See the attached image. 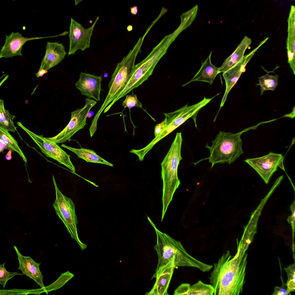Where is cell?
<instances>
[{
  "label": "cell",
  "mask_w": 295,
  "mask_h": 295,
  "mask_svg": "<svg viewBox=\"0 0 295 295\" xmlns=\"http://www.w3.org/2000/svg\"><path fill=\"white\" fill-rule=\"evenodd\" d=\"M252 241L243 235L239 242L237 239V251L234 256L228 250L213 263L209 277L214 289L213 295H239L242 293L247 264L246 251Z\"/></svg>",
  "instance_id": "1"
},
{
  "label": "cell",
  "mask_w": 295,
  "mask_h": 295,
  "mask_svg": "<svg viewBox=\"0 0 295 295\" xmlns=\"http://www.w3.org/2000/svg\"><path fill=\"white\" fill-rule=\"evenodd\" d=\"M148 219L155 229L157 236V243L154 249L157 252L158 261L156 271L173 261L175 266L196 268L203 272L209 271L213 267L197 260L186 251L179 241L158 230L150 218Z\"/></svg>",
  "instance_id": "2"
},
{
  "label": "cell",
  "mask_w": 295,
  "mask_h": 295,
  "mask_svg": "<svg viewBox=\"0 0 295 295\" xmlns=\"http://www.w3.org/2000/svg\"><path fill=\"white\" fill-rule=\"evenodd\" d=\"M183 139L181 133H176L174 140L161 165L163 181L162 221L174 194L180 184L177 176V169L182 158L181 155Z\"/></svg>",
  "instance_id": "3"
},
{
  "label": "cell",
  "mask_w": 295,
  "mask_h": 295,
  "mask_svg": "<svg viewBox=\"0 0 295 295\" xmlns=\"http://www.w3.org/2000/svg\"><path fill=\"white\" fill-rule=\"evenodd\" d=\"M244 132L234 133L220 131L212 141L211 146L205 145L210 152L207 158L211 164V168L217 163L230 164L243 153L241 136Z\"/></svg>",
  "instance_id": "4"
},
{
  "label": "cell",
  "mask_w": 295,
  "mask_h": 295,
  "mask_svg": "<svg viewBox=\"0 0 295 295\" xmlns=\"http://www.w3.org/2000/svg\"><path fill=\"white\" fill-rule=\"evenodd\" d=\"M137 54H129L119 63L108 83V94L100 108L92 120L97 124L99 118L105 108L117 97L126 86L135 66Z\"/></svg>",
  "instance_id": "5"
},
{
  "label": "cell",
  "mask_w": 295,
  "mask_h": 295,
  "mask_svg": "<svg viewBox=\"0 0 295 295\" xmlns=\"http://www.w3.org/2000/svg\"><path fill=\"white\" fill-rule=\"evenodd\" d=\"M52 179L56 195L53 205L56 214L63 223L72 238L76 241L81 249L84 250L86 248L87 245L83 243L78 237L77 228L78 221L75 205L71 198L65 196L59 189L53 175Z\"/></svg>",
  "instance_id": "6"
},
{
  "label": "cell",
  "mask_w": 295,
  "mask_h": 295,
  "mask_svg": "<svg viewBox=\"0 0 295 295\" xmlns=\"http://www.w3.org/2000/svg\"><path fill=\"white\" fill-rule=\"evenodd\" d=\"M162 56L160 54L150 55L141 62L135 65L133 72L125 87L115 99L106 107L104 112H107L116 101L147 80L152 74Z\"/></svg>",
  "instance_id": "7"
},
{
  "label": "cell",
  "mask_w": 295,
  "mask_h": 295,
  "mask_svg": "<svg viewBox=\"0 0 295 295\" xmlns=\"http://www.w3.org/2000/svg\"><path fill=\"white\" fill-rule=\"evenodd\" d=\"M86 103L82 108H78L71 113V118L67 125L56 135L46 137L51 141L56 144L63 143L71 138L77 131L84 128L87 124L86 121L90 109L97 103L92 99L87 98Z\"/></svg>",
  "instance_id": "8"
},
{
  "label": "cell",
  "mask_w": 295,
  "mask_h": 295,
  "mask_svg": "<svg viewBox=\"0 0 295 295\" xmlns=\"http://www.w3.org/2000/svg\"><path fill=\"white\" fill-rule=\"evenodd\" d=\"M17 125L24 131L46 156L57 161L67 167L74 173L75 167L72 163L70 155L63 150L57 144L55 143L42 135H37L24 127L20 122Z\"/></svg>",
  "instance_id": "9"
},
{
  "label": "cell",
  "mask_w": 295,
  "mask_h": 295,
  "mask_svg": "<svg viewBox=\"0 0 295 295\" xmlns=\"http://www.w3.org/2000/svg\"><path fill=\"white\" fill-rule=\"evenodd\" d=\"M283 160V157L281 154L270 152L263 156L247 159L244 161L252 167L265 183L268 184L278 167L285 171Z\"/></svg>",
  "instance_id": "10"
},
{
  "label": "cell",
  "mask_w": 295,
  "mask_h": 295,
  "mask_svg": "<svg viewBox=\"0 0 295 295\" xmlns=\"http://www.w3.org/2000/svg\"><path fill=\"white\" fill-rule=\"evenodd\" d=\"M98 16L90 27L85 29L80 23L71 18L69 37V48L68 55L74 54L78 50L82 51L90 46V41L95 25L99 19Z\"/></svg>",
  "instance_id": "11"
},
{
  "label": "cell",
  "mask_w": 295,
  "mask_h": 295,
  "mask_svg": "<svg viewBox=\"0 0 295 295\" xmlns=\"http://www.w3.org/2000/svg\"><path fill=\"white\" fill-rule=\"evenodd\" d=\"M64 35L63 33L59 35L48 37H26L19 32H12L6 35L5 43L0 50V58H7L16 56L22 55V47L28 41Z\"/></svg>",
  "instance_id": "12"
},
{
  "label": "cell",
  "mask_w": 295,
  "mask_h": 295,
  "mask_svg": "<svg viewBox=\"0 0 295 295\" xmlns=\"http://www.w3.org/2000/svg\"><path fill=\"white\" fill-rule=\"evenodd\" d=\"M102 80L101 76L81 72L75 86L82 95L88 99L92 98L99 101L100 100V94L102 90L101 86Z\"/></svg>",
  "instance_id": "13"
},
{
  "label": "cell",
  "mask_w": 295,
  "mask_h": 295,
  "mask_svg": "<svg viewBox=\"0 0 295 295\" xmlns=\"http://www.w3.org/2000/svg\"><path fill=\"white\" fill-rule=\"evenodd\" d=\"M175 266L171 261L156 271L152 278H156L155 283L147 295H169L167 290L173 275Z\"/></svg>",
  "instance_id": "14"
},
{
  "label": "cell",
  "mask_w": 295,
  "mask_h": 295,
  "mask_svg": "<svg viewBox=\"0 0 295 295\" xmlns=\"http://www.w3.org/2000/svg\"><path fill=\"white\" fill-rule=\"evenodd\" d=\"M18 256L19 266L18 269L21 270L22 274L33 280L41 288H44L43 276L39 269L41 263L35 262L30 256H23L16 246H14Z\"/></svg>",
  "instance_id": "15"
},
{
  "label": "cell",
  "mask_w": 295,
  "mask_h": 295,
  "mask_svg": "<svg viewBox=\"0 0 295 295\" xmlns=\"http://www.w3.org/2000/svg\"><path fill=\"white\" fill-rule=\"evenodd\" d=\"M67 54L62 44L57 42H48L46 53L39 70L47 71L60 63Z\"/></svg>",
  "instance_id": "16"
},
{
  "label": "cell",
  "mask_w": 295,
  "mask_h": 295,
  "mask_svg": "<svg viewBox=\"0 0 295 295\" xmlns=\"http://www.w3.org/2000/svg\"><path fill=\"white\" fill-rule=\"evenodd\" d=\"M254 55L253 53L250 52L234 67L223 73L222 75L225 81L226 88L221 101L220 109L223 106L230 91L237 82L242 73L245 71V65Z\"/></svg>",
  "instance_id": "17"
},
{
  "label": "cell",
  "mask_w": 295,
  "mask_h": 295,
  "mask_svg": "<svg viewBox=\"0 0 295 295\" xmlns=\"http://www.w3.org/2000/svg\"><path fill=\"white\" fill-rule=\"evenodd\" d=\"M295 7L291 6V10L288 20V37L287 40V48L288 63L295 74Z\"/></svg>",
  "instance_id": "18"
},
{
  "label": "cell",
  "mask_w": 295,
  "mask_h": 295,
  "mask_svg": "<svg viewBox=\"0 0 295 295\" xmlns=\"http://www.w3.org/2000/svg\"><path fill=\"white\" fill-rule=\"evenodd\" d=\"M212 53L211 51L209 55L201 65L200 69L189 82L183 85V86L195 81H202L211 84L213 80L219 73V68L213 65L211 61V58Z\"/></svg>",
  "instance_id": "19"
},
{
  "label": "cell",
  "mask_w": 295,
  "mask_h": 295,
  "mask_svg": "<svg viewBox=\"0 0 295 295\" xmlns=\"http://www.w3.org/2000/svg\"><path fill=\"white\" fill-rule=\"evenodd\" d=\"M214 289L211 284L199 280L192 286L188 283L180 285L174 291L173 295H213Z\"/></svg>",
  "instance_id": "20"
},
{
  "label": "cell",
  "mask_w": 295,
  "mask_h": 295,
  "mask_svg": "<svg viewBox=\"0 0 295 295\" xmlns=\"http://www.w3.org/2000/svg\"><path fill=\"white\" fill-rule=\"evenodd\" d=\"M251 43V39L245 37L235 50L226 59L219 68V73L225 72L238 63L243 59L246 50Z\"/></svg>",
  "instance_id": "21"
},
{
  "label": "cell",
  "mask_w": 295,
  "mask_h": 295,
  "mask_svg": "<svg viewBox=\"0 0 295 295\" xmlns=\"http://www.w3.org/2000/svg\"><path fill=\"white\" fill-rule=\"evenodd\" d=\"M61 146L64 147L76 154L79 158H82L87 162L100 163L111 167L113 165L98 156L92 150L83 148H72L63 144Z\"/></svg>",
  "instance_id": "22"
},
{
  "label": "cell",
  "mask_w": 295,
  "mask_h": 295,
  "mask_svg": "<svg viewBox=\"0 0 295 295\" xmlns=\"http://www.w3.org/2000/svg\"><path fill=\"white\" fill-rule=\"evenodd\" d=\"M16 117L11 114L9 110L5 108L4 101L0 100V127L8 131L15 132L16 127L14 125L13 120Z\"/></svg>",
  "instance_id": "23"
},
{
  "label": "cell",
  "mask_w": 295,
  "mask_h": 295,
  "mask_svg": "<svg viewBox=\"0 0 295 295\" xmlns=\"http://www.w3.org/2000/svg\"><path fill=\"white\" fill-rule=\"evenodd\" d=\"M0 139L13 151H16L27 162V159L18 145L17 142L6 130L0 127Z\"/></svg>",
  "instance_id": "24"
},
{
  "label": "cell",
  "mask_w": 295,
  "mask_h": 295,
  "mask_svg": "<svg viewBox=\"0 0 295 295\" xmlns=\"http://www.w3.org/2000/svg\"><path fill=\"white\" fill-rule=\"evenodd\" d=\"M277 75H269L268 73L258 77L259 83L257 85L260 86L261 95H262L264 91L271 90L273 91L278 84Z\"/></svg>",
  "instance_id": "25"
},
{
  "label": "cell",
  "mask_w": 295,
  "mask_h": 295,
  "mask_svg": "<svg viewBox=\"0 0 295 295\" xmlns=\"http://www.w3.org/2000/svg\"><path fill=\"white\" fill-rule=\"evenodd\" d=\"M74 276V275L69 271L61 274L60 276L56 280L50 285L44 288L45 292L48 294V292L60 289Z\"/></svg>",
  "instance_id": "26"
},
{
  "label": "cell",
  "mask_w": 295,
  "mask_h": 295,
  "mask_svg": "<svg viewBox=\"0 0 295 295\" xmlns=\"http://www.w3.org/2000/svg\"><path fill=\"white\" fill-rule=\"evenodd\" d=\"M44 292L45 290L44 288L33 290L19 289L15 288L11 290H0V295H39Z\"/></svg>",
  "instance_id": "27"
},
{
  "label": "cell",
  "mask_w": 295,
  "mask_h": 295,
  "mask_svg": "<svg viewBox=\"0 0 295 295\" xmlns=\"http://www.w3.org/2000/svg\"><path fill=\"white\" fill-rule=\"evenodd\" d=\"M288 276V280L286 284L289 291H294L295 290V263L290 265L287 267L285 268Z\"/></svg>",
  "instance_id": "28"
},
{
  "label": "cell",
  "mask_w": 295,
  "mask_h": 295,
  "mask_svg": "<svg viewBox=\"0 0 295 295\" xmlns=\"http://www.w3.org/2000/svg\"><path fill=\"white\" fill-rule=\"evenodd\" d=\"M6 262L0 265V283L4 288L8 280L17 275L22 274L17 272H10L7 271L4 265Z\"/></svg>",
  "instance_id": "29"
},
{
  "label": "cell",
  "mask_w": 295,
  "mask_h": 295,
  "mask_svg": "<svg viewBox=\"0 0 295 295\" xmlns=\"http://www.w3.org/2000/svg\"><path fill=\"white\" fill-rule=\"evenodd\" d=\"M122 105L125 108L127 107L130 109L134 107L143 109L142 103L138 100L136 95L133 93L126 96L125 100L122 103Z\"/></svg>",
  "instance_id": "30"
},
{
  "label": "cell",
  "mask_w": 295,
  "mask_h": 295,
  "mask_svg": "<svg viewBox=\"0 0 295 295\" xmlns=\"http://www.w3.org/2000/svg\"><path fill=\"white\" fill-rule=\"evenodd\" d=\"M290 210L292 212V214L290 216L288 217L287 221L288 223L291 224L292 232L293 236L294 237V232L295 229V201L294 200V201L291 205L290 207Z\"/></svg>",
  "instance_id": "31"
},
{
  "label": "cell",
  "mask_w": 295,
  "mask_h": 295,
  "mask_svg": "<svg viewBox=\"0 0 295 295\" xmlns=\"http://www.w3.org/2000/svg\"><path fill=\"white\" fill-rule=\"evenodd\" d=\"M282 284L281 287L275 286L273 295H291L290 292L288 290L286 284L284 283L282 279Z\"/></svg>",
  "instance_id": "32"
},
{
  "label": "cell",
  "mask_w": 295,
  "mask_h": 295,
  "mask_svg": "<svg viewBox=\"0 0 295 295\" xmlns=\"http://www.w3.org/2000/svg\"><path fill=\"white\" fill-rule=\"evenodd\" d=\"M165 119L161 122L156 125L155 127L154 134L155 137L158 136L162 131L166 125Z\"/></svg>",
  "instance_id": "33"
},
{
  "label": "cell",
  "mask_w": 295,
  "mask_h": 295,
  "mask_svg": "<svg viewBox=\"0 0 295 295\" xmlns=\"http://www.w3.org/2000/svg\"><path fill=\"white\" fill-rule=\"evenodd\" d=\"M0 152H3L4 150L5 149H9L10 150H12L10 148L5 144L1 139H0Z\"/></svg>",
  "instance_id": "34"
},
{
  "label": "cell",
  "mask_w": 295,
  "mask_h": 295,
  "mask_svg": "<svg viewBox=\"0 0 295 295\" xmlns=\"http://www.w3.org/2000/svg\"><path fill=\"white\" fill-rule=\"evenodd\" d=\"M47 71L44 69H41L39 70L38 72L36 73H35V74L37 77H39L42 76L45 73H47Z\"/></svg>",
  "instance_id": "35"
},
{
  "label": "cell",
  "mask_w": 295,
  "mask_h": 295,
  "mask_svg": "<svg viewBox=\"0 0 295 295\" xmlns=\"http://www.w3.org/2000/svg\"><path fill=\"white\" fill-rule=\"evenodd\" d=\"M131 12L133 15L137 14L138 12V7L137 6H134L131 7Z\"/></svg>",
  "instance_id": "36"
},
{
  "label": "cell",
  "mask_w": 295,
  "mask_h": 295,
  "mask_svg": "<svg viewBox=\"0 0 295 295\" xmlns=\"http://www.w3.org/2000/svg\"><path fill=\"white\" fill-rule=\"evenodd\" d=\"M12 150H9L5 156V158L7 160H10L12 158L11 155L12 153Z\"/></svg>",
  "instance_id": "37"
},
{
  "label": "cell",
  "mask_w": 295,
  "mask_h": 295,
  "mask_svg": "<svg viewBox=\"0 0 295 295\" xmlns=\"http://www.w3.org/2000/svg\"><path fill=\"white\" fill-rule=\"evenodd\" d=\"M132 29L133 27L131 25H128L127 27V29L128 31H131L132 30Z\"/></svg>",
  "instance_id": "38"
},
{
  "label": "cell",
  "mask_w": 295,
  "mask_h": 295,
  "mask_svg": "<svg viewBox=\"0 0 295 295\" xmlns=\"http://www.w3.org/2000/svg\"><path fill=\"white\" fill-rule=\"evenodd\" d=\"M82 1V0H75V5H77L80 2Z\"/></svg>",
  "instance_id": "39"
}]
</instances>
